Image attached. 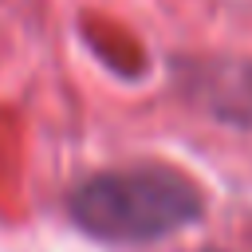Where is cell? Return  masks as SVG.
Instances as JSON below:
<instances>
[{"mask_svg":"<svg viewBox=\"0 0 252 252\" xmlns=\"http://www.w3.org/2000/svg\"><path fill=\"white\" fill-rule=\"evenodd\" d=\"M67 213L94 240L158 244L205 217V193L189 173L142 161L79 181L67 197Z\"/></svg>","mask_w":252,"mask_h":252,"instance_id":"obj_1","label":"cell"},{"mask_svg":"<svg viewBox=\"0 0 252 252\" xmlns=\"http://www.w3.org/2000/svg\"><path fill=\"white\" fill-rule=\"evenodd\" d=\"M244 102H248V114H252V67L244 71Z\"/></svg>","mask_w":252,"mask_h":252,"instance_id":"obj_2","label":"cell"}]
</instances>
